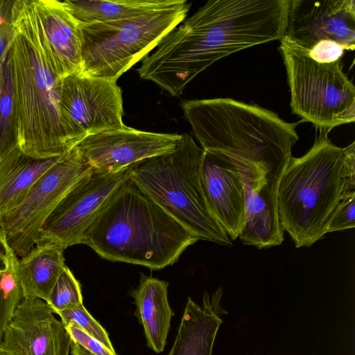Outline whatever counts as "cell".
Masks as SVG:
<instances>
[{"instance_id": "ac0fdd59", "label": "cell", "mask_w": 355, "mask_h": 355, "mask_svg": "<svg viewBox=\"0 0 355 355\" xmlns=\"http://www.w3.org/2000/svg\"><path fill=\"white\" fill-rule=\"evenodd\" d=\"M279 180L246 191L245 223L239 236L243 244L263 249L279 245L284 241L277 204Z\"/></svg>"}, {"instance_id": "2e32d148", "label": "cell", "mask_w": 355, "mask_h": 355, "mask_svg": "<svg viewBox=\"0 0 355 355\" xmlns=\"http://www.w3.org/2000/svg\"><path fill=\"white\" fill-rule=\"evenodd\" d=\"M46 52L57 75L79 73L81 66L79 24L58 0H32Z\"/></svg>"}, {"instance_id": "4dcf8cb0", "label": "cell", "mask_w": 355, "mask_h": 355, "mask_svg": "<svg viewBox=\"0 0 355 355\" xmlns=\"http://www.w3.org/2000/svg\"><path fill=\"white\" fill-rule=\"evenodd\" d=\"M71 355H95L73 341L71 345Z\"/></svg>"}, {"instance_id": "cb8c5ba5", "label": "cell", "mask_w": 355, "mask_h": 355, "mask_svg": "<svg viewBox=\"0 0 355 355\" xmlns=\"http://www.w3.org/2000/svg\"><path fill=\"white\" fill-rule=\"evenodd\" d=\"M46 303L55 314L83 304L80 284L67 266L60 275Z\"/></svg>"}, {"instance_id": "9a60e30c", "label": "cell", "mask_w": 355, "mask_h": 355, "mask_svg": "<svg viewBox=\"0 0 355 355\" xmlns=\"http://www.w3.org/2000/svg\"><path fill=\"white\" fill-rule=\"evenodd\" d=\"M200 179L209 207L231 241L241 233L246 189L234 164L224 154L203 150Z\"/></svg>"}, {"instance_id": "3957f363", "label": "cell", "mask_w": 355, "mask_h": 355, "mask_svg": "<svg viewBox=\"0 0 355 355\" xmlns=\"http://www.w3.org/2000/svg\"><path fill=\"white\" fill-rule=\"evenodd\" d=\"M15 35L10 60L21 151L41 159L62 155L76 146L67 136L59 111L62 79L46 52L32 0L13 1Z\"/></svg>"}, {"instance_id": "9c48e42d", "label": "cell", "mask_w": 355, "mask_h": 355, "mask_svg": "<svg viewBox=\"0 0 355 355\" xmlns=\"http://www.w3.org/2000/svg\"><path fill=\"white\" fill-rule=\"evenodd\" d=\"M74 146L33 184L21 202L0 220L10 247L21 258L37 242L43 224L74 185L92 171Z\"/></svg>"}, {"instance_id": "1f68e13d", "label": "cell", "mask_w": 355, "mask_h": 355, "mask_svg": "<svg viewBox=\"0 0 355 355\" xmlns=\"http://www.w3.org/2000/svg\"><path fill=\"white\" fill-rule=\"evenodd\" d=\"M0 355H3V354L2 351L1 350V349H0Z\"/></svg>"}, {"instance_id": "52a82bcc", "label": "cell", "mask_w": 355, "mask_h": 355, "mask_svg": "<svg viewBox=\"0 0 355 355\" xmlns=\"http://www.w3.org/2000/svg\"><path fill=\"white\" fill-rule=\"evenodd\" d=\"M191 3L175 0L163 9L114 21L79 24L80 73L116 81L182 23Z\"/></svg>"}, {"instance_id": "f546056e", "label": "cell", "mask_w": 355, "mask_h": 355, "mask_svg": "<svg viewBox=\"0 0 355 355\" xmlns=\"http://www.w3.org/2000/svg\"><path fill=\"white\" fill-rule=\"evenodd\" d=\"M11 8L0 19V63L7 53L15 35L11 22Z\"/></svg>"}, {"instance_id": "7c38bea8", "label": "cell", "mask_w": 355, "mask_h": 355, "mask_svg": "<svg viewBox=\"0 0 355 355\" xmlns=\"http://www.w3.org/2000/svg\"><path fill=\"white\" fill-rule=\"evenodd\" d=\"M182 135L139 130L125 125L85 137L76 146L94 170L115 173L174 151Z\"/></svg>"}, {"instance_id": "603a6c76", "label": "cell", "mask_w": 355, "mask_h": 355, "mask_svg": "<svg viewBox=\"0 0 355 355\" xmlns=\"http://www.w3.org/2000/svg\"><path fill=\"white\" fill-rule=\"evenodd\" d=\"M17 150H19L17 111L7 52L0 63V159Z\"/></svg>"}, {"instance_id": "4316f807", "label": "cell", "mask_w": 355, "mask_h": 355, "mask_svg": "<svg viewBox=\"0 0 355 355\" xmlns=\"http://www.w3.org/2000/svg\"><path fill=\"white\" fill-rule=\"evenodd\" d=\"M355 191L347 193L333 211L325 232L342 231L355 226Z\"/></svg>"}, {"instance_id": "7402d4cb", "label": "cell", "mask_w": 355, "mask_h": 355, "mask_svg": "<svg viewBox=\"0 0 355 355\" xmlns=\"http://www.w3.org/2000/svg\"><path fill=\"white\" fill-rule=\"evenodd\" d=\"M175 0H65L63 3L78 24L125 19L167 8Z\"/></svg>"}, {"instance_id": "ffe728a7", "label": "cell", "mask_w": 355, "mask_h": 355, "mask_svg": "<svg viewBox=\"0 0 355 355\" xmlns=\"http://www.w3.org/2000/svg\"><path fill=\"white\" fill-rule=\"evenodd\" d=\"M64 250L47 242H39L19 258L17 279L23 299L37 298L47 302L64 268Z\"/></svg>"}, {"instance_id": "d4e9b609", "label": "cell", "mask_w": 355, "mask_h": 355, "mask_svg": "<svg viewBox=\"0 0 355 355\" xmlns=\"http://www.w3.org/2000/svg\"><path fill=\"white\" fill-rule=\"evenodd\" d=\"M61 322L66 326L71 324L94 338L110 350L115 352L107 332L84 307L83 304L58 313Z\"/></svg>"}, {"instance_id": "e0dca14e", "label": "cell", "mask_w": 355, "mask_h": 355, "mask_svg": "<svg viewBox=\"0 0 355 355\" xmlns=\"http://www.w3.org/2000/svg\"><path fill=\"white\" fill-rule=\"evenodd\" d=\"M219 287L210 297L205 293L202 304L188 297L173 345L168 355H212L218 330L223 323L220 315L227 312L220 300Z\"/></svg>"}, {"instance_id": "f1b7e54d", "label": "cell", "mask_w": 355, "mask_h": 355, "mask_svg": "<svg viewBox=\"0 0 355 355\" xmlns=\"http://www.w3.org/2000/svg\"><path fill=\"white\" fill-rule=\"evenodd\" d=\"M345 50L332 41H322L309 51V56L320 63H330L342 60Z\"/></svg>"}, {"instance_id": "484cf974", "label": "cell", "mask_w": 355, "mask_h": 355, "mask_svg": "<svg viewBox=\"0 0 355 355\" xmlns=\"http://www.w3.org/2000/svg\"><path fill=\"white\" fill-rule=\"evenodd\" d=\"M21 291L17 276L0 272V343L15 309L23 300Z\"/></svg>"}, {"instance_id": "4fadbf2b", "label": "cell", "mask_w": 355, "mask_h": 355, "mask_svg": "<svg viewBox=\"0 0 355 355\" xmlns=\"http://www.w3.org/2000/svg\"><path fill=\"white\" fill-rule=\"evenodd\" d=\"M284 36L309 51L332 41L355 49L354 0H291Z\"/></svg>"}, {"instance_id": "6da1fadb", "label": "cell", "mask_w": 355, "mask_h": 355, "mask_svg": "<svg viewBox=\"0 0 355 355\" xmlns=\"http://www.w3.org/2000/svg\"><path fill=\"white\" fill-rule=\"evenodd\" d=\"M291 0H209L142 60L139 76L173 96L218 60L285 34Z\"/></svg>"}, {"instance_id": "83f0119b", "label": "cell", "mask_w": 355, "mask_h": 355, "mask_svg": "<svg viewBox=\"0 0 355 355\" xmlns=\"http://www.w3.org/2000/svg\"><path fill=\"white\" fill-rule=\"evenodd\" d=\"M65 327L72 341L79 344L95 355H116L115 352L110 350L103 343L74 325L69 324Z\"/></svg>"}, {"instance_id": "8992f818", "label": "cell", "mask_w": 355, "mask_h": 355, "mask_svg": "<svg viewBox=\"0 0 355 355\" xmlns=\"http://www.w3.org/2000/svg\"><path fill=\"white\" fill-rule=\"evenodd\" d=\"M202 153L191 136L182 134L174 151L133 165L130 178L198 240L232 247L204 193L200 171Z\"/></svg>"}, {"instance_id": "5bb4252c", "label": "cell", "mask_w": 355, "mask_h": 355, "mask_svg": "<svg viewBox=\"0 0 355 355\" xmlns=\"http://www.w3.org/2000/svg\"><path fill=\"white\" fill-rule=\"evenodd\" d=\"M46 302L23 299L0 343L3 355H69L71 338Z\"/></svg>"}, {"instance_id": "7a4b0ae2", "label": "cell", "mask_w": 355, "mask_h": 355, "mask_svg": "<svg viewBox=\"0 0 355 355\" xmlns=\"http://www.w3.org/2000/svg\"><path fill=\"white\" fill-rule=\"evenodd\" d=\"M181 107L202 148L226 155L246 191L281 178L298 140L299 122L230 98L187 100Z\"/></svg>"}, {"instance_id": "277c9868", "label": "cell", "mask_w": 355, "mask_h": 355, "mask_svg": "<svg viewBox=\"0 0 355 355\" xmlns=\"http://www.w3.org/2000/svg\"><path fill=\"white\" fill-rule=\"evenodd\" d=\"M197 241L129 176L95 216L83 244L105 259L159 270Z\"/></svg>"}, {"instance_id": "44dd1931", "label": "cell", "mask_w": 355, "mask_h": 355, "mask_svg": "<svg viewBox=\"0 0 355 355\" xmlns=\"http://www.w3.org/2000/svg\"><path fill=\"white\" fill-rule=\"evenodd\" d=\"M61 156L35 159L19 149L0 159V220L21 202L36 181Z\"/></svg>"}, {"instance_id": "8fae6325", "label": "cell", "mask_w": 355, "mask_h": 355, "mask_svg": "<svg viewBox=\"0 0 355 355\" xmlns=\"http://www.w3.org/2000/svg\"><path fill=\"white\" fill-rule=\"evenodd\" d=\"M132 166L119 172L92 169L64 196L40 229L37 243L64 250L82 244L84 234L103 205L129 178Z\"/></svg>"}, {"instance_id": "d6986e66", "label": "cell", "mask_w": 355, "mask_h": 355, "mask_svg": "<svg viewBox=\"0 0 355 355\" xmlns=\"http://www.w3.org/2000/svg\"><path fill=\"white\" fill-rule=\"evenodd\" d=\"M168 286L166 281L141 274L139 286L131 293L147 345L156 353L165 347L174 315L168 300Z\"/></svg>"}, {"instance_id": "5b68a950", "label": "cell", "mask_w": 355, "mask_h": 355, "mask_svg": "<svg viewBox=\"0 0 355 355\" xmlns=\"http://www.w3.org/2000/svg\"><path fill=\"white\" fill-rule=\"evenodd\" d=\"M318 131L310 150L291 158L279 182L280 223L297 248L323 238L334 209L355 191V142L340 148L328 132Z\"/></svg>"}, {"instance_id": "ba28073f", "label": "cell", "mask_w": 355, "mask_h": 355, "mask_svg": "<svg viewBox=\"0 0 355 355\" xmlns=\"http://www.w3.org/2000/svg\"><path fill=\"white\" fill-rule=\"evenodd\" d=\"M291 92L293 113L329 132L355 121V87L343 71L342 60L320 63L284 36L279 47Z\"/></svg>"}, {"instance_id": "30bf717a", "label": "cell", "mask_w": 355, "mask_h": 355, "mask_svg": "<svg viewBox=\"0 0 355 355\" xmlns=\"http://www.w3.org/2000/svg\"><path fill=\"white\" fill-rule=\"evenodd\" d=\"M59 111L69 141L123 127L122 91L116 81L69 74L62 79Z\"/></svg>"}]
</instances>
